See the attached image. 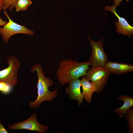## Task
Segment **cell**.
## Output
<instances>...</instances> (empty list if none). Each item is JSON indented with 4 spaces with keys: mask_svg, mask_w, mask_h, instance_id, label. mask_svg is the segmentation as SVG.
<instances>
[{
    "mask_svg": "<svg viewBox=\"0 0 133 133\" xmlns=\"http://www.w3.org/2000/svg\"><path fill=\"white\" fill-rule=\"evenodd\" d=\"M32 3L31 0H17L15 6L16 11L18 12L25 10Z\"/></svg>",
    "mask_w": 133,
    "mask_h": 133,
    "instance_id": "cell-13",
    "label": "cell"
},
{
    "mask_svg": "<svg viewBox=\"0 0 133 133\" xmlns=\"http://www.w3.org/2000/svg\"><path fill=\"white\" fill-rule=\"evenodd\" d=\"M80 81L82 87V93L83 98L87 103H90L91 102L93 93L96 90L95 86L92 82L88 81L85 76H82Z\"/></svg>",
    "mask_w": 133,
    "mask_h": 133,
    "instance_id": "cell-11",
    "label": "cell"
},
{
    "mask_svg": "<svg viewBox=\"0 0 133 133\" xmlns=\"http://www.w3.org/2000/svg\"><path fill=\"white\" fill-rule=\"evenodd\" d=\"M30 69L32 73H36L38 78L37 98L34 101L29 103L30 108L33 109L39 107L44 101H52L57 96L58 91L57 89L51 91L49 90V87L53 85V82L49 77H46L45 72L40 63L36 64Z\"/></svg>",
    "mask_w": 133,
    "mask_h": 133,
    "instance_id": "cell-2",
    "label": "cell"
},
{
    "mask_svg": "<svg viewBox=\"0 0 133 133\" xmlns=\"http://www.w3.org/2000/svg\"><path fill=\"white\" fill-rule=\"evenodd\" d=\"M90 63L88 61L83 62H78L72 59L61 61L56 72V77L61 86H64L70 82L85 76Z\"/></svg>",
    "mask_w": 133,
    "mask_h": 133,
    "instance_id": "cell-1",
    "label": "cell"
},
{
    "mask_svg": "<svg viewBox=\"0 0 133 133\" xmlns=\"http://www.w3.org/2000/svg\"><path fill=\"white\" fill-rule=\"evenodd\" d=\"M3 2L2 7L3 10L9 8L10 11L15 7L17 0H2Z\"/></svg>",
    "mask_w": 133,
    "mask_h": 133,
    "instance_id": "cell-15",
    "label": "cell"
},
{
    "mask_svg": "<svg viewBox=\"0 0 133 133\" xmlns=\"http://www.w3.org/2000/svg\"><path fill=\"white\" fill-rule=\"evenodd\" d=\"M91 50L88 61L92 68L96 67H104L108 61V56L103 48V38L97 42L92 40L87 35Z\"/></svg>",
    "mask_w": 133,
    "mask_h": 133,
    "instance_id": "cell-4",
    "label": "cell"
},
{
    "mask_svg": "<svg viewBox=\"0 0 133 133\" xmlns=\"http://www.w3.org/2000/svg\"><path fill=\"white\" fill-rule=\"evenodd\" d=\"M110 73L121 75L133 71V65L108 61L104 67Z\"/></svg>",
    "mask_w": 133,
    "mask_h": 133,
    "instance_id": "cell-10",
    "label": "cell"
},
{
    "mask_svg": "<svg viewBox=\"0 0 133 133\" xmlns=\"http://www.w3.org/2000/svg\"><path fill=\"white\" fill-rule=\"evenodd\" d=\"M4 13L8 19V22L3 27H0V34L4 43H7L10 37L17 34H24L31 36L34 35V31L27 28L24 25H21L13 21L8 15L6 10L4 9Z\"/></svg>",
    "mask_w": 133,
    "mask_h": 133,
    "instance_id": "cell-5",
    "label": "cell"
},
{
    "mask_svg": "<svg viewBox=\"0 0 133 133\" xmlns=\"http://www.w3.org/2000/svg\"><path fill=\"white\" fill-rule=\"evenodd\" d=\"M68 86L65 88V91L69 99L77 101L80 105L83 101V97L80 89L82 86L79 79L72 81L68 83Z\"/></svg>",
    "mask_w": 133,
    "mask_h": 133,
    "instance_id": "cell-9",
    "label": "cell"
},
{
    "mask_svg": "<svg viewBox=\"0 0 133 133\" xmlns=\"http://www.w3.org/2000/svg\"><path fill=\"white\" fill-rule=\"evenodd\" d=\"M37 115L33 113L27 119L23 121L12 124H9V130H26L40 133H45L49 130V126L39 123L37 119Z\"/></svg>",
    "mask_w": 133,
    "mask_h": 133,
    "instance_id": "cell-7",
    "label": "cell"
},
{
    "mask_svg": "<svg viewBox=\"0 0 133 133\" xmlns=\"http://www.w3.org/2000/svg\"><path fill=\"white\" fill-rule=\"evenodd\" d=\"M3 9V7L2 6H0V11ZM7 22L3 20L0 16V26H3L6 24Z\"/></svg>",
    "mask_w": 133,
    "mask_h": 133,
    "instance_id": "cell-18",
    "label": "cell"
},
{
    "mask_svg": "<svg viewBox=\"0 0 133 133\" xmlns=\"http://www.w3.org/2000/svg\"><path fill=\"white\" fill-rule=\"evenodd\" d=\"M3 2L2 0H0V6L2 7Z\"/></svg>",
    "mask_w": 133,
    "mask_h": 133,
    "instance_id": "cell-20",
    "label": "cell"
},
{
    "mask_svg": "<svg viewBox=\"0 0 133 133\" xmlns=\"http://www.w3.org/2000/svg\"><path fill=\"white\" fill-rule=\"evenodd\" d=\"M1 120L0 118V133H8V132L1 123Z\"/></svg>",
    "mask_w": 133,
    "mask_h": 133,
    "instance_id": "cell-17",
    "label": "cell"
},
{
    "mask_svg": "<svg viewBox=\"0 0 133 133\" xmlns=\"http://www.w3.org/2000/svg\"><path fill=\"white\" fill-rule=\"evenodd\" d=\"M117 99L124 101V104L121 107L116 109L114 111V112L119 115L120 118L125 116L127 112L133 106V98L129 96L122 95Z\"/></svg>",
    "mask_w": 133,
    "mask_h": 133,
    "instance_id": "cell-12",
    "label": "cell"
},
{
    "mask_svg": "<svg viewBox=\"0 0 133 133\" xmlns=\"http://www.w3.org/2000/svg\"><path fill=\"white\" fill-rule=\"evenodd\" d=\"M7 63L8 66L0 70V82L6 83L12 88L17 83V75L21 64L17 57L13 55L8 57Z\"/></svg>",
    "mask_w": 133,
    "mask_h": 133,
    "instance_id": "cell-3",
    "label": "cell"
},
{
    "mask_svg": "<svg viewBox=\"0 0 133 133\" xmlns=\"http://www.w3.org/2000/svg\"><path fill=\"white\" fill-rule=\"evenodd\" d=\"M125 119L128 122V128L131 133H133V109L130 108L126 113Z\"/></svg>",
    "mask_w": 133,
    "mask_h": 133,
    "instance_id": "cell-14",
    "label": "cell"
},
{
    "mask_svg": "<svg viewBox=\"0 0 133 133\" xmlns=\"http://www.w3.org/2000/svg\"><path fill=\"white\" fill-rule=\"evenodd\" d=\"M114 1V4L113 5H116L118 6L120 5V4L121 2L123 0H113ZM129 0H126V2L128 1Z\"/></svg>",
    "mask_w": 133,
    "mask_h": 133,
    "instance_id": "cell-19",
    "label": "cell"
},
{
    "mask_svg": "<svg viewBox=\"0 0 133 133\" xmlns=\"http://www.w3.org/2000/svg\"><path fill=\"white\" fill-rule=\"evenodd\" d=\"M117 6L116 5L107 6L105 7L104 10L106 11H111L118 18V21L114 23L116 26V32L117 34H122L130 38L133 34V27L129 24L124 18L119 16L117 14L115 10Z\"/></svg>",
    "mask_w": 133,
    "mask_h": 133,
    "instance_id": "cell-8",
    "label": "cell"
},
{
    "mask_svg": "<svg viewBox=\"0 0 133 133\" xmlns=\"http://www.w3.org/2000/svg\"><path fill=\"white\" fill-rule=\"evenodd\" d=\"M110 73L104 67H96L88 70L84 76L95 86L97 93L101 92L107 83Z\"/></svg>",
    "mask_w": 133,
    "mask_h": 133,
    "instance_id": "cell-6",
    "label": "cell"
},
{
    "mask_svg": "<svg viewBox=\"0 0 133 133\" xmlns=\"http://www.w3.org/2000/svg\"><path fill=\"white\" fill-rule=\"evenodd\" d=\"M12 87L7 83L0 82V91L3 94H7L11 91Z\"/></svg>",
    "mask_w": 133,
    "mask_h": 133,
    "instance_id": "cell-16",
    "label": "cell"
}]
</instances>
